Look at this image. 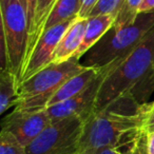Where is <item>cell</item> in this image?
I'll return each instance as SVG.
<instances>
[{"label":"cell","mask_w":154,"mask_h":154,"mask_svg":"<svg viewBox=\"0 0 154 154\" xmlns=\"http://www.w3.org/2000/svg\"><path fill=\"white\" fill-rule=\"evenodd\" d=\"M2 24V68L21 82L29 40L26 13L22 0H0Z\"/></svg>","instance_id":"obj_5"},{"label":"cell","mask_w":154,"mask_h":154,"mask_svg":"<svg viewBox=\"0 0 154 154\" xmlns=\"http://www.w3.org/2000/svg\"><path fill=\"white\" fill-rule=\"evenodd\" d=\"M152 71H153V75H154V64H153V68H152Z\"/></svg>","instance_id":"obj_25"},{"label":"cell","mask_w":154,"mask_h":154,"mask_svg":"<svg viewBox=\"0 0 154 154\" xmlns=\"http://www.w3.org/2000/svg\"><path fill=\"white\" fill-rule=\"evenodd\" d=\"M147 105L137 103L125 95L85 122L84 133L77 154L114 146L143 130Z\"/></svg>","instance_id":"obj_1"},{"label":"cell","mask_w":154,"mask_h":154,"mask_svg":"<svg viewBox=\"0 0 154 154\" xmlns=\"http://www.w3.org/2000/svg\"><path fill=\"white\" fill-rule=\"evenodd\" d=\"M88 26V18L77 17L58 42L53 55V63L68 61L79 49Z\"/></svg>","instance_id":"obj_10"},{"label":"cell","mask_w":154,"mask_h":154,"mask_svg":"<svg viewBox=\"0 0 154 154\" xmlns=\"http://www.w3.org/2000/svg\"><path fill=\"white\" fill-rule=\"evenodd\" d=\"M143 130L147 135L154 133V101L148 103L143 118Z\"/></svg>","instance_id":"obj_20"},{"label":"cell","mask_w":154,"mask_h":154,"mask_svg":"<svg viewBox=\"0 0 154 154\" xmlns=\"http://www.w3.org/2000/svg\"><path fill=\"white\" fill-rule=\"evenodd\" d=\"M17 77L8 69H1L0 73V113L5 114L10 108H15L18 100Z\"/></svg>","instance_id":"obj_16"},{"label":"cell","mask_w":154,"mask_h":154,"mask_svg":"<svg viewBox=\"0 0 154 154\" xmlns=\"http://www.w3.org/2000/svg\"><path fill=\"white\" fill-rule=\"evenodd\" d=\"M147 154H154V133L148 135Z\"/></svg>","instance_id":"obj_24"},{"label":"cell","mask_w":154,"mask_h":154,"mask_svg":"<svg viewBox=\"0 0 154 154\" xmlns=\"http://www.w3.org/2000/svg\"><path fill=\"white\" fill-rule=\"evenodd\" d=\"M0 154H26V147H24L12 133L1 130Z\"/></svg>","instance_id":"obj_18"},{"label":"cell","mask_w":154,"mask_h":154,"mask_svg":"<svg viewBox=\"0 0 154 154\" xmlns=\"http://www.w3.org/2000/svg\"><path fill=\"white\" fill-rule=\"evenodd\" d=\"M125 0H98L88 18L99 15H117Z\"/></svg>","instance_id":"obj_19"},{"label":"cell","mask_w":154,"mask_h":154,"mask_svg":"<svg viewBox=\"0 0 154 154\" xmlns=\"http://www.w3.org/2000/svg\"><path fill=\"white\" fill-rule=\"evenodd\" d=\"M51 124L47 109L30 111L14 108L3 118L2 130L12 133L24 147H28Z\"/></svg>","instance_id":"obj_8"},{"label":"cell","mask_w":154,"mask_h":154,"mask_svg":"<svg viewBox=\"0 0 154 154\" xmlns=\"http://www.w3.org/2000/svg\"><path fill=\"white\" fill-rule=\"evenodd\" d=\"M82 10V0H57L45 21L43 33L52 26L78 17Z\"/></svg>","instance_id":"obj_15"},{"label":"cell","mask_w":154,"mask_h":154,"mask_svg":"<svg viewBox=\"0 0 154 154\" xmlns=\"http://www.w3.org/2000/svg\"><path fill=\"white\" fill-rule=\"evenodd\" d=\"M115 15H99L96 17L88 18V26L85 33L84 40L79 49L73 55L72 58L80 60V58L92 49L108 32L112 29L115 21Z\"/></svg>","instance_id":"obj_11"},{"label":"cell","mask_w":154,"mask_h":154,"mask_svg":"<svg viewBox=\"0 0 154 154\" xmlns=\"http://www.w3.org/2000/svg\"><path fill=\"white\" fill-rule=\"evenodd\" d=\"M154 28V12L140 13L136 21L122 30H111L82 58L85 68L100 69L124 58Z\"/></svg>","instance_id":"obj_4"},{"label":"cell","mask_w":154,"mask_h":154,"mask_svg":"<svg viewBox=\"0 0 154 154\" xmlns=\"http://www.w3.org/2000/svg\"><path fill=\"white\" fill-rule=\"evenodd\" d=\"M97 2H98V0H82V10H80L78 17L88 18L91 11L96 5Z\"/></svg>","instance_id":"obj_22"},{"label":"cell","mask_w":154,"mask_h":154,"mask_svg":"<svg viewBox=\"0 0 154 154\" xmlns=\"http://www.w3.org/2000/svg\"><path fill=\"white\" fill-rule=\"evenodd\" d=\"M75 19H71L57 26H54L43 33L26 61L20 85L24 80L29 79L33 75L38 73L39 71L53 63V55L58 42Z\"/></svg>","instance_id":"obj_9"},{"label":"cell","mask_w":154,"mask_h":154,"mask_svg":"<svg viewBox=\"0 0 154 154\" xmlns=\"http://www.w3.org/2000/svg\"><path fill=\"white\" fill-rule=\"evenodd\" d=\"M143 2V0H125L116 15L112 29L122 30L124 28L132 26L138 17L139 9H140Z\"/></svg>","instance_id":"obj_17"},{"label":"cell","mask_w":154,"mask_h":154,"mask_svg":"<svg viewBox=\"0 0 154 154\" xmlns=\"http://www.w3.org/2000/svg\"><path fill=\"white\" fill-rule=\"evenodd\" d=\"M86 69L75 58L50 64L20 85L15 108L30 111L47 109L49 101L62 85Z\"/></svg>","instance_id":"obj_3"},{"label":"cell","mask_w":154,"mask_h":154,"mask_svg":"<svg viewBox=\"0 0 154 154\" xmlns=\"http://www.w3.org/2000/svg\"><path fill=\"white\" fill-rule=\"evenodd\" d=\"M150 12H154V0H143V5L139 9V14L150 13Z\"/></svg>","instance_id":"obj_23"},{"label":"cell","mask_w":154,"mask_h":154,"mask_svg":"<svg viewBox=\"0 0 154 154\" xmlns=\"http://www.w3.org/2000/svg\"><path fill=\"white\" fill-rule=\"evenodd\" d=\"M122 59L115 60L108 66H103L98 77L82 93L68 100L48 107L47 112L51 118V122H56L64 118L73 117V116L80 117L86 122L94 113L97 96H98L99 90H100V87L105 78L113 69L117 66Z\"/></svg>","instance_id":"obj_7"},{"label":"cell","mask_w":154,"mask_h":154,"mask_svg":"<svg viewBox=\"0 0 154 154\" xmlns=\"http://www.w3.org/2000/svg\"><path fill=\"white\" fill-rule=\"evenodd\" d=\"M84 127L77 116L52 122L26 147V154H77Z\"/></svg>","instance_id":"obj_6"},{"label":"cell","mask_w":154,"mask_h":154,"mask_svg":"<svg viewBox=\"0 0 154 154\" xmlns=\"http://www.w3.org/2000/svg\"><path fill=\"white\" fill-rule=\"evenodd\" d=\"M22 1H23L24 9H26V19H28L29 34H30V32L33 29V26H34V20H35V16H36L38 0H22Z\"/></svg>","instance_id":"obj_21"},{"label":"cell","mask_w":154,"mask_h":154,"mask_svg":"<svg viewBox=\"0 0 154 154\" xmlns=\"http://www.w3.org/2000/svg\"><path fill=\"white\" fill-rule=\"evenodd\" d=\"M101 72L100 69H93V68H87L85 71H82L80 74L72 77L66 84L61 86V88L55 93L51 100L48 103V107H51L56 103H62L64 100L72 98L76 96L82 91H85L95 79ZM47 107V108H48Z\"/></svg>","instance_id":"obj_12"},{"label":"cell","mask_w":154,"mask_h":154,"mask_svg":"<svg viewBox=\"0 0 154 154\" xmlns=\"http://www.w3.org/2000/svg\"><path fill=\"white\" fill-rule=\"evenodd\" d=\"M148 135L141 130L136 135L114 146L82 152L80 154H147Z\"/></svg>","instance_id":"obj_13"},{"label":"cell","mask_w":154,"mask_h":154,"mask_svg":"<svg viewBox=\"0 0 154 154\" xmlns=\"http://www.w3.org/2000/svg\"><path fill=\"white\" fill-rule=\"evenodd\" d=\"M154 28L129 52L105 78L97 96L95 111L98 112L128 92L153 68Z\"/></svg>","instance_id":"obj_2"},{"label":"cell","mask_w":154,"mask_h":154,"mask_svg":"<svg viewBox=\"0 0 154 154\" xmlns=\"http://www.w3.org/2000/svg\"><path fill=\"white\" fill-rule=\"evenodd\" d=\"M56 1H57V0H38L36 16H35V20H34V26H33L32 31H31L30 34H29L28 48H26V61H28L29 57H30L31 53H32L33 50H34L35 45H37V42L39 41L40 37L42 36L45 21H47L48 17H49L52 9H53L54 5H55ZM26 64H24V66H26Z\"/></svg>","instance_id":"obj_14"}]
</instances>
